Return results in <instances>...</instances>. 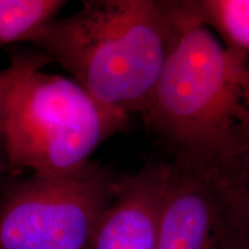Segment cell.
<instances>
[{"label": "cell", "instance_id": "1", "mask_svg": "<svg viewBox=\"0 0 249 249\" xmlns=\"http://www.w3.org/2000/svg\"><path fill=\"white\" fill-rule=\"evenodd\" d=\"M141 116L173 166L222 171L249 150V57L187 17Z\"/></svg>", "mask_w": 249, "mask_h": 249}, {"label": "cell", "instance_id": "2", "mask_svg": "<svg viewBox=\"0 0 249 249\" xmlns=\"http://www.w3.org/2000/svg\"><path fill=\"white\" fill-rule=\"evenodd\" d=\"M187 23L181 0H87L29 44L101 104L142 114Z\"/></svg>", "mask_w": 249, "mask_h": 249}, {"label": "cell", "instance_id": "3", "mask_svg": "<svg viewBox=\"0 0 249 249\" xmlns=\"http://www.w3.org/2000/svg\"><path fill=\"white\" fill-rule=\"evenodd\" d=\"M44 68L24 74L6 99L1 139L11 176L74 172L128 124L129 116L101 104L71 77Z\"/></svg>", "mask_w": 249, "mask_h": 249}, {"label": "cell", "instance_id": "4", "mask_svg": "<svg viewBox=\"0 0 249 249\" xmlns=\"http://www.w3.org/2000/svg\"><path fill=\"white\" fill-rule=\"evenodd\" d=\"M118 179L91 160L66 174L8 176L0 185V249H88Z\"/></svg>", "mask_w": 249, "mask_h": 249}, {"label": "cell", "instance_id": "5", "mask_svg": "<svg viewBox=\"0 0 249 249\" xmlns=\"http://www.w3.org/2000/svg\"><path fill=\"white\" fill-rule=\"evenodd\" d=\"M170 165L157 249H249L244 213L224 174Z\"/></svg>", "mask_w": 249, "mask_h": 249}, {"label": "cell", "instance_id": "6", "mask_svg": "<svg viewBox=\"0 0 249 249\" xmlns=\"http://www.w3.org/2000/svg\"><path fill=\"white\" fill-rule=\"evenodd\" d=\"M170 173L169 161H151L118 179L88 249H157L160 207Z\"/></svg>", "mask_w": 249, "mask_h": 249}, {"label": "cell", "instance_id": "7", "mask_svg": "<svg viewBox=\"0 0 249 249\" xmlns=\"http://www.w3.org/2000/svg\"><path fill=\"white\" fill-rule=\"evenodd\" d=\"M194 22L207 27L227 49L249 57V0H181Z\"/></svg>", "mask_w": 249, "mask_h": 249}, {"label": "cell", "instance_id": "8", "mask_svg": "<svg viewBox=\"0 0 249 249\" xmlns=\"http://www.w3.org/2000/svg\"><path fill=\"white\" fill-rule=\"evenodd\" d=\"M66 4L64 0H0V49L29 42Z\"/></svg>", "mask_w": 249, "mask_h": 249}, {"label": "cell", "instance_id": "9", "mask_svg": "<svg viewBox=\"0 0 249 249\" xmlns=\"http://www.w3.org/2000/svg\"><path fill=\"white\" fill-rule=\"evenodd\" d=\"M49 64H51V60L38 50L33 48L30 51L17 52L12 57L9 66L4 70H0V163L1 164L5 165L4 154H2L1 129L5 104L8 93L15 83L30 70L36 67H46Z\"/></svg>", "mask_w": 249, "mask_h": 249}, {"label": "cell", "instance_id": "10", "mask_svg": "<svg viewBox=\"0 0 249 249\" xmlns=\"http://www.w3.org/2000/svg\"><path fill=\"white\" fill-rule=\"evenodd\" d=\"M245 216L249 233V150L222 170Z\"/></svg>", "mask_w": 249, "mask_h": 249}, {"label": "cell", "instance_id": "11", "mask_svg": "<svg viewBox=\"0 0 249 249\" xmlns=\"http://www.w3.org/2000/svg\"><path fill=\"white\" fill-rule=\"evenodd\" d=\"M8 176H11V173H9L7 167H6L4 164L0 163V185H1V182L4 181Z\"/></svg>", "mask_w": 249, "mask_h": 249}]
</instances>
